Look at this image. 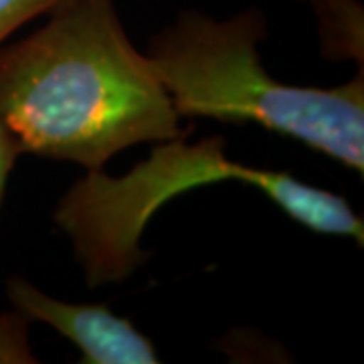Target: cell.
I'll return each mask as SVG.
<instances>
[{
	"label": "cell",
	"instance_id": "cell-1",
	"mask_svg": "<svg viewBox=\"0 0 364 364\" xmlns=\"http://www.w3.org/2000/svg\"><path fill=\"white\" fill-rule=\"evenodd\" d=\"M0 49V122L21 154L104 170L117 152L181 138V116L116 0H61Z\"/></svg>",
	"mask_w": 364,
	"mask_h": 364
},
{
	"label": "cell",
	"instance_id": "cell-2",
	"mask_svg": "<svg viewBox=\"0 0 364 364\" xmlns=\"http://www.w3.org/2000/svg\"><path fill=\"white\" fill-rule=\"evenodd\" d=\"M265 37L267 23L257 9L223 21L186 11L150 41L146 55L181 117L259 124L363 176V67L336 87L289 85L261 63Z\"/></svg>",
	"mask_w": 364,
	"mask_h": 364
},
{
	"label": "cell",
	"instance_id": "cell-3",
	"mask_svg": "<svg viewBox=\"0 0 364 364\" xmlns=\"http://www.w3.org/2000/svg\"><path fill=\"white\" fill-rule=\"evenodd\" d=\"M277 174L279 170L251 168L231 160L223 136L195 144L172 138L158 142L152 154L124 176L87 170L59 200L53 219L71 239L87 284H117L146 261L142 233L168 200L229 181L245 182L267 196Z\"/></svg>",
	"mask_w": 364,
	"mask_h": 364
},
{
	"label": "cell",
	"instance_id": "cell-4",
	"mask_svg": "<svg viewBox=\"0 0 364 364\" xmlns=\"http://www.w3.org/2000/svg\"><path fill=\"white\" fill-rule=\"evenodd\" d=\"M9 298L14 310L55 328L73 342L87 364H154L158 354L152 340L130 320L119 318L104 304L61 301L23 277L9 279Z\"/></svg>",
	"mask_w": 364,
	"mask_h": 364
},
{
	"label": "cell",
	"instance_id": "cell-5",
	"mask_svg": "<svg viewBox=\"0 0 364 364\" xmlns=\"http://www.w3.org/2000/svg\"><path fill=\"white\" fill-rule=\"evenodd\" d=\"M322 53L336 61L364 63V13L358 0H310Z\"/></svg>",
	"mask_w": 364,
	"mask_h": 364
},
{
	"label": "cell",
	"instance_id": "cell-6",
	"mask_svg": "<svg viewBox=\"0 0 364 364\" xmlns=\"http://www.w3.org/2000/svg\"><path fill=\"white\" fill-rule=\"evenodd\" d=\"M28 318L18 310L0 314V363H37L28 344Z\"/></svg>",
	"mask_w": 364,
	"mask_h": 364
},
{
	"label": "cell",
	"instance_id": "cell-7",
	"mask_svg": "<svg viewBox=\"0 0 364 364\" xmlns=\"http://www.w3.org/2000/svg\"><path fill=\"white\" fill-rule=\"evenodd\" d=\"M61 0H0V43L28 21L47 14Z\"/></svg>",
	"mask_w": 364,
	"mask_h": 364
},
{
	"label": "cell",
	"instance_id": "cell-8",
	"mask_svg": "<svg viewBox=\"0 0 364 364\" xmlns=\"http://www.w3.org/2000/svg\"><path fill=\"white\" fill-rule=\"evenodd\" d=\"M18 154H21L18 146H16L13 136L9 134V130L0 122V203H2V196H4L9 174H11V170H13Z\"/></svg>",
	"mask_w": 364,
	"mask_h": 364
}]
</instances>
